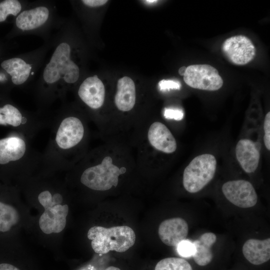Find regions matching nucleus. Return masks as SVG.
<instances>
[{"label": "nucleus", "mask_w": 270, "mask_h": 270, "mask_svg": "<svg viewBox=\"0 0 270 270\" xmlns=\"http://www.w3.org/2000/svg\"><path fill=\"white\" fill-rule=\"evenodd\" d=\"M226 58L236 65H244L255 57L256 49L252 40L244 35H236L226 39L222 46Z\"/></svg>", "instance_id": "10"}, {"label": "nucleus", "mask_w": 270, "mask_h": 270, "mask_svg": "<svg viewBox=\"0 0 270 270\" xmlns=\"http://www.w3.org/2000/svg\"><path fill=\"white\" fill-rule=\"evenodd\" d=\"M264 141L266 148L270 150V112L266 115L264 124Z\"/></svg>", "instance_id": "23"}, {"label": "nucleus", "mask_w": 270, "mask_h": 270, "mask_svg": "<svg viewBox=\"0 0 270 270\" xmlns=\"http://www.w3.org/2000/svg\"><path fill=\"white\" fill-rule=\"evenodd\" d=\"M164 115L166 118H174L176 120H182L184 117L183 112L179 110L166 109Z\"/></svg>", "instance_id": "25"}, {"label": "nucleus", "mask_w": 270, "mask_h": 270, "mask_svg": "<svg viewBox=\"0 0 270 270\" xmlns=\"http://www.w3.org/2000/svg\"><path fill=\"white\" fill-rule=\"evenodd\" d=\"M136 100L135 84L133 80L124 76L118 80L114 97L116 108L122 112H128L134 107Z\"/></svg>", "instance_id": "17"}, {"label": "nucleus", "mask_w": 270, "mask_h": 270, "mask_svg": "<svg viewBox=\"0 0 270 270\" xmlns=\"http://www.w3.org/2000/svg\"><path fill=\"white\" fill-rule=\"evenodd\" d=\"M188 232L187 222L180 217L164 220L158 229L160 240L164 244L170 246H177L181 242L186 240Z\"/></svg>", "instance_id": "13"}, {"label": "nucleus", "mask_w": 270, "mask_h": 270, "mask_svg": "<svg viewBox=\"0 0 270 270\" xmlns=\"http://www.w3.org/2000/svg\"><path fill=\"white\" fill-rule=\"evenodd\" d=\"M144 2H146L147 4H152L154 3L158 2V0H144Z\"/></svg>", "instance_id": "30"}, {"label": "nucleus", "mask_w": 270, "mask_h": 270, "mask_svg": "<svg viewBox=\"0 0 270 270\" xmlns=\"http://www.w3.org/2000/svg\"><path fill=\"white\" fill-rule=\"evenodd\" d=\"M105 270H120L119 268L111 266L107 268Z\"/></svg>", "instance_id": "29"}, {"label": "nucleus", "mask_w": 270, "mask_h": 270, "mask_svg": "<svg viewBox=\"0 0 270 270\" xmlns=\"http://www.w3.org/2000/svg\"><path fill=\"white\" fill-rule=\"evenodd\" d=\"M222 190L230 202L240 208L253 207L258 201L257 194L254 186L246 180L228 181L223 184Z\"/></svg>", "instance_id": "11"}, {"label": "nucleus", "mask_w": 270, "mask_h": 270, "mask_svg": "<svg viewBox=\"0 0 270 270\" xmlns=\"http://www.w3.org/2000/svg\"><path fill=\"white\" fill-rule=\"evenodd\" d=\"M87 236L92 240L91 246L94 252L99 254H106L111 250L124 252L136 242L134 230L126 226L110 228L94 226L89 229Z\"/></svg>", "instance_id": "4"}, {"label": "nucleus", "mask_w": 270, "mask_h": 270, "mask_svg": "<svg viewBox=\"0 0 270 270\" xmlns=\"http://www.w3.org/2000/svg\"><path fill=\"white\" fill-rule=\"evenodd\" d=\"M62 23L63 20L56 16L54 4L47 2L26 4L15 20L16 26L22 34H38L47 40L50 30Z\"/></svg>", "instance_id": "3"}, {"label": "nucleus", "mask_w": 270, "mask_h": 270, "mask_svg": "<svg viewBox=\"0 0 270 270\" xmlns=\"http://www.w3.org/2000/svg\"><path fill=\"white\" fill-rule=\"evenodd\" d=\"M242 252L244 258L252 264L260 265L270 258V238H250L244 244Z\"/></svg>", "instance_id": "16"}, {"label": "nucleus", "mask_w": 270, "mask_h": 270, "mask_svg": "<svg viewBox=\"0 0 270 270\" xmlns=\"http://www.w3.org/2000/svg\"><path fill=\"white\" fill-rule=\"evenodd\" d=\"M184 80L194 88L208 91L220 89L223 80L218 70L208 64H194L186 67Z\"/></svg>", "instance_id": "9"}, {"label": "nucleus", "mask_w": 270, "mask_h": 270, "mask_svg": "<svg viewBox=\"0 0 270 270\" xmlns=\"http://www.w3.org/2000/svg\"><path fill=\"white\" fill-rule=\"evenodd\" d=\"M50 41L54 48L48 60L42 65L34 92L42 111L56 99L63 101L68 88L78 82L80 76L78 64L72 58V48L63 23Z\"/></svg>", "instance_id": "1"}, {"label": "nucleus", "mask_w": 270, "mask_h": 270, "mask_svg": "<svg viewBox=\"0 0 270 270\" xmlns=\"http://www.w3.org/2000/svg\"><path fill=\"white\" fill-rule=\"evenodd\" d=\"M82 3L86 6L95 8L102 6L105 4L108 0H82Z\"/></svg>", "instance_id": "26"}, {"label": "nucleus", "mask_w": 270, "mask_h": 270, "mask_svg": "<svg viewBox=\"0 0 270 270\" xmlns=\"http://www.w3.org/2000/svg\"><path fill=\"white\" fill-rule=\"evenodd\" d=\"M0 270H20L16 267L8 264H0Z\"/></svg>", "instance_id": "27"}, {"label": "nucleus", "mask_w": 270, "mask_h": 270, "mask_svg": "<svg viewBox=\"0 0 270 270\" xmlns=\"http://www.w3.org/2000/svg\"><path fill=\"white\" fill-rule=\"evenodd\" d=\"M217 162L215 156L204 154L193 158L184 168L182 184L190 193H196L203 189L214 178Z\"/></svg>", "instance_id": "8"}, {"label": "nucleus", "mask_w": 270, "mask_h": 270, "mask_svg": "<svg viewBox=\"0 0 270 270\" xmlns=\"http://www.w3.org/2000/svg\"><path fill=\"white\" fill-rule=\"evenodd\" d=\"M38 198L44 208L38 221L42 231L46 234L61 232L66 226L68 212V206L62 204V196L58 192L52 194L50 190H45L38 194Z\"/></svg>", "instance_id": "6"}, {"label": "nucleus", "mask_w": 270, "mask_h": 270, "mask_svg": "<svg viewBox=\"0 0 270 270\" xmlns=\"http://www.w3.org/2000/svg\"><path fill=\"white\" fill-rule=\"evenodd\" d=\"M236 156L246 172H254L257 169L260 160L258 144L250 139L240 140L236 145Z\"/></svg>", "instance_id": "15"}, {"label": "nucleus", "mask_w": 270, "mask_h": 270, "mask_svg": "<svg viewBox=\"0 0 270 270\" xmlns=\"http://www.w3.org/2000/svg\"><path fill=\"white\" fill-rule=\"evenodd\" d=\"M126 171V168H119L114 164L112 158L107 156L100 163L86 168L81 174L80 181L92 190H108L118 186V176Z\"/></svg>", "instance_id": "7"}, {"label": "nucleus", "mask_w": 270, "mask_h": 270, "mask_svg": "<svg viewBox=\"0 0 270 270\" xmlns=\"http://www.w3.org/2000/svg\"><path fill=\"white\" fill-rule=\"evenodd\" d=\"M216 239L214 233L207 232L192 242L194 252L192 256L197 264L205 266L212 262L213 258L212 248Z\"/></svg>", "instance_id": "18"}, {"label": "nucleus", "mask_w": 270, "mask_h": 270, "mask_svg": "<svg viewBox=\"0 0 270 270\" xmlns=\"http://www.w3.org/2000/svg\"><path fill=\"white\" fill-rule=\"evenodd\" d=\"M18 220L19 215L15 208L0 202V232L8 231Z\"/></svg>", "instance_id": "19"}, {"label": "nucleus", "mask_w": 270, "mask_h": 270, "mask_svg": "<svg viewBox=\"0 0 270 270\" xmlns=\"http://www.w3.org/2000/svg\"><path fill=\"white\" fill-rule=\"evenodd\" d=\"M52 130L42 164L52 168L71 164L72 153L82 142L86 134L83 122L63 106L50 120Z\"/></svg>", "instance_id": "2"}, {"label": "nucleus", "mask_w": 270, "mask_h": 270, "mask_svg": "<svg viewBox=\"0 0 270 270\" xmlns=\"http://www.w3.org/2000/svg\"><path fill=\"white\" fill-rule=\"evenodd\" d=\"M28 2L18 0H5L0 2V22L5 21L10 15L16 16Z\"/></svg>", "instance_id": "20"}, {"label": "nucleus", "mask_w": 270, "mask_h": 270, "mask_svg": "<svg viewBox=\"0 0 270 270\" xmlns=\"http://www.w3.org/2000/svg\"><path fill=\"white\" fill-rule=\"evenodd\" d=\"M160 88L162 90L170 89L180 90V84L179 82L173 80H162L158 82Z\"/></svg>", "instance_id": "24"}, {"label": "nucleus", "mask_w": 270, "mask_h": 270, "mask_svg": "<svg viewBox=\"0 0 270 270\" xmlns=\"http://www.w3.org/2000/svg\"><path fill=\"white\" fill-rule=\"evenodd\" d=\"M50 47V42H46L38 50L2 61L0 66L11 76L14 85L23 86L30 82L38 69L43 64L45 54Z\"/></svg>", "instance_id": "5"}, {"label": "nucleus", "mask_w": 270, "mask_h": 270, "mask_svg": "<svg viewBox=\"0 0 270 270\" xmlns=\"http://www.w3.org/2000/svg\"><path fill=\"white\" fill-rule=\"evenodd\" d=\"M177 250L178 254L182 256L188 257L192 256L194 252L192 243L184 240L181 242L177 246Z\"/></svg>", "instance_id": "22"}, {"label": "nucleus", "mask_w": 270, "mask_h": 270, "mask_svg": "<svg viewBox=\"0 0 270 270\" xmlns=\"http://www.w3.org/2000/svg\"><path fill=\"white\" fill-rule=\"evenodd\" d=\"M154 270H192L191 265L184 258H167L159 261Z\"/></svg>", "instance_id": "21"}, {"label": "nucleus", "mask_w": 270, "mask_h": 270, "mask_svg": "<svg viewBox=\"0 0 270 270\" xmlns=\"http://www.w3.org/2000/svg\"><path fill=\"white\" fill-rule=\"evenodd\" d=\"M78 95L82 102L92 110L100 108L104 102L106 90L97 75L88 76L81 83Z\"/></svg>", "instance_id": "12"}, {"label": "nucleus", "mask_w": 270, "mask_h": 270, "mask_svg": "<svg viewBox=\"0 0 270 270\" xmlns=\"http://www.w3.org/2000/svg\"><path fill=\"white\" fill-rule=\"evenodd\" d=\"M186 67L183 66L181 67L179 70H178V73L181 76H184L186 71Z\"/></svg>", "instance_id": "28"}, {"label": "nucleus", "mask_w": 270, "mask_h": 270, "mask_svg": "<svg viewBox=\"0 0 270 270\" xmlns=\"http://www.w3.org/2000/svg\"><path fill=\"white\" fill-rule=\"evenodd\" d=\"M148 139L150 144L157 150L165 154H172L177 148L176 140L173 134L163 123L153 122L148 132Z\"/></svg>", "instance_id": "14"}]
</instances>
